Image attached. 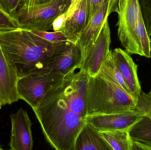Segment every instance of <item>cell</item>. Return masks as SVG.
<instances>
[{"label": "cell", "instance_id": "cell-29", "mask_svg": "<svg viewBox=\"0 0 151 150\" xmlns=\"http://www.w3.org/2000/svg\"><path fill=\"white\" fill-rule=\"evenodd\" d=\"M3 150V149H2L1 148V147H0V150Z\"/></svg>", "mask_w": 151, "mask_h": 150}, {"label": "cell", "instance_id": "cell-4", "mask_svg": "<svg viewBox=\"0 0 151 150\" xmlns=\"http://www.w3.org/2000/svg\"><path fill=\"white\" fill-rule=\"evenodd\" d=\"M118 35L129 54L141 55L138 37L145 26L138 0H118Z\"/></svg>", "mask_w": 151, "mask_h": 150}, {"label": "cell", "instance_id": "cell-15", "mask_svg": "<svg viewBox=\"0 0 151 150\" xmlns=\"http://www.w3.org/2000/svg\"><path fill=\"white\" fill-rule=\"evenodd\" d=\"M112 150L98 130L86 123L78 134L75 150Z\"/></svg>", "mask_w": 151, "mask_h": 150}, {"label": "cell", "instance_id": "cell-19", "mask_svg": "<svg viewBox=\"0 0 151 150\" xmlns=\"http://www.w3.org/2000/svg\"><path fill=\"white\" fill-rule=\"evenodd\" d=\"M32 32L41 38L54 43H64L70 41H68L65 35L62 31H57L53 32L47 31H38V30H30Z\"/></svg>", "mask_w": 151, "mask_h": 150}, {"label": "cell", "instance_id": "cell-2", "mask_svg": "<svg viewBox=\"0 0 151 150\" xmlns=\"http://www.w3.org/2000/svg\"><path fill=\"white\" fill-rule=\"evenodd\" d=\"M70 43L50 42L21 27L0 31V46L14 65L18 78L45 69Z\"/></svg>", "mask_w": 151, "mask_h": 150}, {"label": "cell", "instance_id": "cell-21", "mask_svg": "<svg viewBox=\"0 0 151 150\" xmlns=\"http://www.w3.org/2000/svg\"><path fill=\"white\" fill-rule=\"evenodd\" d=\"M20 27L13 16H10L0 8V31L11 30Z\"/></svg>", "mask_w": 151, "mask_h": 150}, {"label": "cell", "instance_id": "cell-9", "mask_svg": "<svg viewBox=\"0 0 151 150\" xmlns=\"http://www.w3.org/2000/svg\"><path fill=\"white\" fill-rule=\"evenodd\" d=\"M11 133L9 143L11 150H32L33 147L32 123L27 112L20 108L10 115Z\"/></svg>", "mask_w": 151, "mask_h": 150}, {"label": "cell", "instance_id": "cell-27", "mask_svg": "<svg viewBox=\"0 0 151 150\" xmlns=\"http://www.w3.org/2000/svg\"><path fill=\"white\" fill-rule=\"evenodd\" d=\"M149 144L151 147V130L149 134Z\"/></svg>", "mask_w": 151, "mask_h": 150}, {"label": "cell", "instance_id": "cell-8", "mask_svg": "<svg viewBox=\"0 0 151 150\" xmlns=\"http://www.w3.org/2000/svg\"><path fill=\"white\" fill-rule=\"evenodd\" d=\"M143 115L142 113L135 109L119 113L88 115L86 121L99 131L130 130Z\"/></svg>", "mask_w": 151, "mask_h": 150}, {"label": "cell", "instance_id": "cell-14", "mask_svg": "<svg viewBox=\"0 0 151 150\" xmlns=\"http://www.w3.org/2000/svg\"><path fill=\"white\" fill-rule=\"evenodd\" d=\"M89 10L86 0H79L74 12L61 30L68 41L77 44L80 35L88 23Z\"/></svg>", "mask_w": 151, "mask_h": 150}, {"label": "cell", "instance_id": "cell-28", "mask_svg": "<svg viewBox=\"0 0 151 150\" xmlns=\"http://www.w3.org/2000/svg\"><path fill=\"white\" fill-rule=\"evenodd\" d=\"M2 106V105L1 101V98H0V109L1 108Z\"/></svg>", "mask_w": 151, "mask_h": 150}, {"label": "cell", "instance_id": "cell-7", "mask_svg": "<svg viewBox=\"0 0 151 150\" xmlns=\"http://www.w3.org/2000/svg\"><path fill=\"white\" fill-rule=\"evenodd\" d=\"M111 34L107 19L95 43L82 53L80 70L87 72L89 76H95L98 74L103 62L111 52Z\"/></svg>", "mask_w": 151, "mask_h": 150}, {"label": "cell", "instance_id": "cell-10", "mask_svg": "<svg viewBox=\"0 0 151 150\" xmlns=\"http://www.w3.org/2000/svg\"><path fill=\"white\" fill-rule=\"evenodd\" d=\"M118 1V0H105L101 8L89 21L77 43L81 54L95 43L109 15L117 11Z\"/></svg>", "mask_w": 151, "mask_h": 150}, {"label": "cell", "instance_id": "cell-22", "mask_svg": "<svg viewBox=\"0 0 151 150\" xmlns=\"http://www.w3.org/2000/svg\"><path fill=\"white\" fill-rule=\"evenodd\" d=\"M24 0H0V8L13 16L21 5Z\"/></svg>", "mask_w": 151, "mask_h": 150}, {"label": "cell", "instance_id": "cell-5", "mask_svg": "<svg viewBox=\"0 0 151 150\" xmlns=\"http://www.w3.org/2000/svg\"><path fill=\"white\" fill-rule=\"evenodd\" d=\"M73 1L52 0L39 5L21 7L13 17L21 28L48 31L52 29L54 21L68 10Z\"/></svg>", "mask_w": 151, "mask_h": 150}, {"label": "cell", "instance_id": "cell-12", "mask_svg": "<svg viewBox=\"0 0 151 150\" xmlns=\"http://www.w3.org/2000/svg\"><path fill=\"white\" fill-rule=\"evenodd\" d=\"M112 55L131 95L137 102L142 92L137 74V65L130 55L122 48H115Z\"/></svg>", "mask_w": 151, "mask_h": 150}, {"label": "cell", "instance_id": "cell-25", "mask_svg": "<svg viewBox=\"0 0 151 150\" xmlns=\"http://www.w3.org/2000/svg\"><path fill=\"white\" fill-rule=\"evenodd\" d=\"M52 0H24L21 7H27L48 2Z\"/></svg>", "mask_w": 151, "mask_h": 150}, {"label": "cell", "instance_id": "cell-13", "mask_svg": "<svg viewBox=\"0 0 151 150\" xmlns=\"http://www.w3.org/2000/svg\"><path fill=\"white\" fill-rule=\"evenodd\" d=\"M82 54L78 45L70 43L65 50L54 57L45 67V69L60 73L65 76L72 71L81 68Z\"/></svg>", "mask_w": 151, "mask_h": 150}, {"label": "cell", "instance_id": "cell-18", "mask_svg": "<svg viewBox=\"0 0 151 150\" xmlns=\"http://www.w3.org/2000/svg\"><path fill=\"white\" fill-rule=\"evenodd\" d=\"M136 109L151 121V94L142 91L137 102Z\"/></svg>", "mask_w": 151, "mask_h": 150}, {"label": "cell", "instance_id": "cell-23", "mask_svg": "<svg viewBox=\"0 0 151 150\" xmlns=\"http://www.w3.org/2000/svg\"><path fill=\"white\" fill-rule=\"evenodd\" d=\"M69 16H70V14L69 11L68 10L66 11L65 12L58 16L54 21L53 23V26H52V29L54 30V31H61L64 28Z\"/></svg>", "mask_w": 151, "mask_h": 150}, {"label": "cell", "instance_id": "cell-30", "mask_svg": "<svg viewBox=\"0 0 151 150\" xmlns=\"http://www.w3.org/2000/svg\"><path fill=\"white\" fill-rule=\"evenodd\" d=\"M149 93H150V94H151V90L150 91V92H149Z\"/></svg>", "mask_w": 151, "mask_h": 150}, {"label": "cell", "instance_id": "cell-16", "mask_svg": "<svg viewBox=\"0 0 151 150\" xmlns=\"http://www.w3.org/2000/svg\"><path fill=\"white\" fill-rule=\"evenodd\" d=\"M112 150H132L133 141L129 130L99 131Z\"/></svg>", "mask_w": 151, "mask_h": 150}, {"label": "cell", "instance_id": "cell-3", "mask_svg": "<svg viewBox=\"0 0 151 150\" xmlns=\"http://www.w3.org/2000/svg\"><path fill=\"white\" fill-rule=\"evenodd\" d=\"M137 102L131 94L99 75L89 76L86 86L87 116L119 113L135 110Z\"/></svg>", "mask_w": 151, "mask_h": 150}, {"label": "cell", "instance_id": "cell-6", "mask_svg": "<svg viewBox=\"0 0 151 150\" xmlns=\"http://www.w3.org/2000/svg\"><path fill=\"white\" fill-rule=\"evenodd\" d=\"M65 77L60 73L45 69L19 77L17 84L19 97L35 109L51 87Z\"/></svg>", "mask_w": 151, "mask_h": 150}, {"label": "cell", "instance_id": "cell-24", "mask_svg": "<svg viewBox=\"0 0 151 150\" xmlns=\"http://www.w3.org/2000/svg\"><path fill=\"white\" fill-rule=\"evenodd\" d=\"M105 0H90L89 11V21L94 15L99 10L104 2Z\"/></svg>", "mask_w": 151, "mask_h": 150}, {"label": "cell", "instance_id": "cell-20", "mask_svg": "<svg viewBox=\"0 0 151 150\" xmlns=\"http://www.w3.org/2000/svg\"><path fill=\"white\" fill-rule=\"evenodd\" d=\"M148 35L151 36V0H138Z\"/></svg>", "mask_w": 151, "mask_h": 150}, {"label": "cell", "instance_id": "cell-17", "mask_svg": "<svg viewBox=\"0 0 151 150\" xmlns=\"http://www.w3.org/2000/svg\"><path fill=\"white\" fill-rule=\"evenodd\" d=\"M112 52L111 50L103 62L98 75L121 87L131 95L121 73L114 60Z\"/></svg>", "mask_w": 151, "mask_h": 150}, {"label": "cell", "instance_id": "cell-11", "mask_svg": "<svg viewBox=\"0 0 151 150\" xmlns=\"http://www.w3.org/2000/svg\"><path fill=\"white\" fill-rule=\"evenodd\" d=\"M18 79L16 68L0 46V98L2 106L19 100L17 90Z\"/></svg>", "mask_w": 151, "mask_h": 150}, {"label": "cell", "instance_id": "cell-26", "mask_svg": "<svg viewBox=\"0 0 151 150\" xmlns=\"http://www.w3.org/2000/svg\"><path fill=\"white\" fill-rule=\"evenodd\" d=\"M87 2V6H88V9L89 11L90 4V0H86Z\"/></svg>", "mask_w": 151, "mask_h": 150}, {"label": "cell", "instance_id": "cell-1", "mask_svg": "<svg viewBox=\"0 0 151 150\" xmlns=\"http://www.w3.org/2000/svg\"><path fill=\"white\" fill-rule=\"evenodd\" d=\"M73 70L47 92L33 109L46 141L57 150H75L76 140L86 124V86L89 75Z\"/></svg>", "mask_w": 151, "mask_h": 150}]
</instances>
